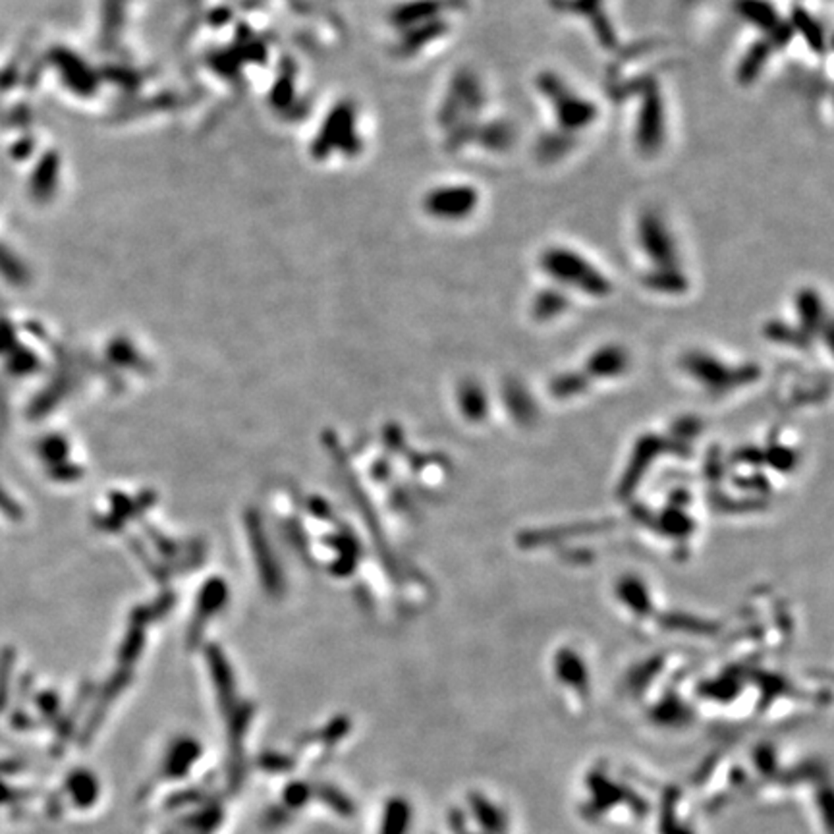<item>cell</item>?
I'll use <instances>...</instances> for the list:
<instances>
[{
  "label": "cell",
  "instance_id": "cell-5",
  "mask_svg": "<svg viewBox=\"0 0 834 834\" xmlns=\"http://www.w3.org/2000/svg\"><path fill=\"white\" fill-rule=\"evenodd\" d=\"M431 213L441 219H468L479 205V192L472 186H452L431 193L427 201Z\"/></svg>",
  "mask_w": 834,
  "mask_h": 834
},
{
  "label": "cell",
  "instance_id": "cell-10",
  "mask_svg": "<svg viewBox=\"0 0 834 834\" xmlns=\"http://www.w3.org/2000/svg\"><path fill=\"white\" fill-rule=\"evenodd\" d=\"M570 147H572L570 137H564V136H545V139L539 141V149H537V153H539V157H541L543 161L553 163V161H557L558 157H562V155L567 153Z\"/></svg>",
  "mask_w": 834,
  "mask_h": 834
},
{
  "label": "cell",
  "instance_id": "cell-8",
  "mask_svg": "<svg viewBox=\"0 0 834 834\" xmlns=\"http://www.w3.org/2000/svg\"><path fill=\"white\" fill-rule=\"evenodd\" d=\"M647 286L657 288V290H672V292H682L688 286V280L684 273L678 271L676 267H657L655 271L649 273L645 276Z\"/></svg>",
  "mask_w": 834,
  "mask_h": 834
},
{
  "label": "cell",
  "instance_id": "cell-7",
  "mask_svg": "<svg viewBox=\"0 0 834 834\" xmlns=\"http://www.w3.org/2000/svg\"><path fill=\"white\" fill-rule=\"evenodd\" d=\"M773 49L774 47H773L771 41H763V43L755 45L752 51L747 52V56H745L742 66H740V72H738V78H740L742 83H749V81L755 80V76L761 72L763 66H765Z\"/></svg>",
  "mask_w": 834,
  "mask_h": 834
},
{
  "label": "cell",
  "instance_id": "cell-6",
  "mask_svg": "<svg viewBox=\"0 0 834 834\" xmlns=\"http://www.w3.org/2000/svg\"><path fill=\"white\" fill-rule=\"evenodd\" d=\"M738 12L744 20L755 27H761L767 33L774 32L781 25L779 14H776L774 6L769 5L767 0H738Z\"/></svg>",
  "mask_w": 834,
  "mask_h": 834
},
{
  "label": "cell",
  "instance_id": "cell-4",
  "mask_svg": "<svg viewBox=\"0 0 834 834\" xmlns=\"http://www.w3.org/2000/svg\"><path fill=\"white\" fill-rule=\"evenodd\" d=\"M664 112H662V98L659 93L657 83L649 86L645 95V101L640 110L638 118V132L635 139L643 153H655L662 144V128H664Z\"/></svg>",
  "mask_w": 834,
  "mask_h": 834
},
{
  "label": "cell",
  "instance_id": "cell-9",
  "mask_svg": "<svg viewBox=\"0 0 834 834\" xmlns=\"http://www.w3.org/2000/svg\"><path fill=\"white\" fill-rule=\"evenodd\" d=\"M479 141L489 149H504L512 141L511 126L504 122H494L479 132Z\"/></svg>",
  "mask_w": 834,
  "mask_h": 834
},
{
  "label": "cell",
  "instance_id": "cell-3",
  "mask_svg": "<svg viewBox=\"0 0 834 834\" xmlns=\"http://www.w3.org/2000/svg\"><path fill=\"white\" fill-rule=\"evenodd\" d=\"M638 239L645 256L657 267L664 268L678 265L674 238L669 232L667 224L653 211H647V213L642 215L638 224Z\"/></svg>",
  "mask_w": 834,
  "mask_h": 834
},
{
  "label": "cell",
  "instance_id": "cell-1",
  "mask_svg": "<svg viewBox=\"0 0 834 834\" xmlns=\"http://www.w3.org/2000/svg\"><path fill=\"white\" fill-rule=\"evenodd\" d=\"M541 267L547 275L562 285L574 286L591 295H606L611 292V282L601 271L587 261L582 253L568 248H550L543 251Z\"/></svg>",
  "mask_w": 834,
  "mask_h": 834
},
{
  "label": "cell",
  "instance_id": "cell-2",
  "mask_svg": "<svg viewBox=\"0 0 834 834\" xmlns=\"http://www.w3.org/2000/svg\"><path fill=\"white\" fill-rule=\"evenodd\" d=\"M537 86L548 98L557 115L558 126L564 132H577L597 120L599 108L589 98L570 91L560 76L553 72H543L537 76Z\"/></svg>",
  "mask_w": 834,
  "mask_h": 834
}]
</instances>
